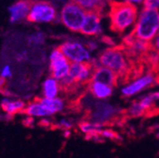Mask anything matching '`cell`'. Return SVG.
<instances>
[{
	"mask_svg": "<svg viewBox=\"0 0 159 158\" xmlns=\"http://www.w3.org/2000/svg\"><path fill=\"white\" fill-rule=\"evenodd\" d=\"M94 66L91 63H73L70 65L68 76L77 84H89L92 80Z\"/></svg>",
	"mask_w": 159,
	"mask_h": 158,
	"instance_id": "12",
	"label": "cell"
},
{
	"mask_svg": "<svg viewBox=\"0 0 159 158\" xmlns=\"http://www.w3.org/2000/svg\"><path fill=\"white\" fill-rule=\"evenodd\" d=\"M86 11L72 0L67 2L60 12V20L70 31L79 32L84 23Z\"/></svg>",
	"mask_w": 159,
	"mask_h": 158,
	"instance_id": "5",
	"label": "cell"
},
{
	"mask_svg": "<svg viewBox=\"0 0 159 158\" xmlns=\"http://www.w3.org/2000/svg\"><path fill=\"white\" fill-rule=\"evenodd\" d=\"M56 125L63 131H70L75 126V120L70 116H63L59 118Z\"/></svg>",
	"mask_w": 159,
	"mask_h": 158,
	"instance_id": "22",
	"label": "cell"
},
{
	"mask_svg": "<svg viewBox=\"0 0 159 158\" xmlns=\"http://www.w3.org/2000/svg\"><path fill=\"white\" fill-rule=\"evenodd\" d=\"M99 65L107 67L114 71L118 77L125 75L130 68L129 54L124 47H110L99 53L98 57Z\"/></svg>",
	"mask_w": 159,
	"mask_h": 158,
	"instance_id": "3",
	"label": "cell"
},
{
	"mask_svg": "<svg viewBox=\"0 0 159 158\" xmlns=\"http://www.w3.org/2000/svg\"><path fill=\"white\" fill-rule=\"evenodd\" d=\"M103 128H104L103 125L92 121L90 120L82 121L79 124L80 132L86 135L87 137H90V139L94 141H103L101 138V136H99V133L102 132Z\"/></svg>",
	"mask_w": 159,
	"mask_h": 158,
	"instance_id": "17",
	"label": "cell"
},
{
	"mask_svg": "<svg viewBox=\"0 0 159 158\" xmlns=\"http://www.w3.org/2000/svg\"><path fill=\"white\" fill-rule=\"evenodd\" d=\"M56 1H64V0H56Z\"/></svg>",
	"mask_w": 159,
	"mask_h": 158,
	"instance_id": "34",
	"label": "cell"
},
{
	"mask_svg": "<svg viewBox=\"0 0 159 158\" xmlns=\"http://www.w3.org/2000/svg\"><path fill=\"white\" fill-rule=\"evenodd\" d=\"M116 1H118V2H124V3H130V4L138 6V5H142L145 0H116Z\"/></svg>",
	"mask_w": 159,
	"mask_h": 158,
	"instance_id": "29",
	"label": "cell"
},
{
	"mask_svg": "<svg viewBox=\"0 0 159 158\" xmlns=\"http://www.w3.org/2000/svg\"><path fill=\"white\" fill-rule=\"evenodd\" d=\"M15 58H16V60L18 62L26 61L27 59H28V53H27V51H21V52H19V53L16 54Z\"/></svg>",
	"mask_w": 159,
	"mask_h": 158,
	"instance_id": "28",
	"label": "cell"
},
{
	"mask_svg": "<svg viewBox=\"0 0 159 158\" xmlns=\"http://www.w3.org/2000/svg\"><path fill=\"white\" fill-rule=\"evenodd\" d=\"M61 84L55 78L48 76L42 83V96L47 98H53L59 97L62 91Z\"/></svg>",
	"mask_w": 159,
	"mask_h": 158,
	"instance_id": "20",
	"label": "cell"
},
{
	"mask_svg": "<svg viewBox=\"0 0 159 158\" xmlns=\"http://www.w3.org/2000/svg\"><path fill=\"white\" fill-rule=\"evenodd\" d=\"M81 6L86 12H99L103 15L106 12V8H109L111 0H72Z\"/></svg>",
	"mask_w": 159,
	"mask_h": 158,
	"instance_id": "19",
	"label": "cell"
},
{
	"mask_svg": "<svg viewBox=\"0 0 159 158\" xmlns=\"http://www.w3.org/2000/svg\"><path fill=\"white\" fill-rule=\"evenodd\" d=\"M46 40V35L43 32H34L32 34H30L28 38V42L30 45L32 46H40V45H43L45 43Z\"/></svg>",
	"mask_w": 159,
	"mask_h": 158,
	"instance_id": "23",
	"label": "cell"
},
{
	"mask_svg": "<svg viewBox=\"0 0 159 158\" xmlns=\"http://www.w3.org/2000/svg\"><path fill=\"white\" fill-rule=\"evenodd\" d=\"M26 105L27 103L24 101L19 100V98H12L11 97H2L0 101V107L6 114L11 115L24 112Z\"/></svg>",
	"mask_w": 159,
	"mask_h": 158,
	"instance_id": "18",
	"label": "cell"
},
{
	"mask_svg": "<svg viewBox=\"0 0 159 158\" xmlns=\"http://www.w3.org/2000/svg\"><path fill=\"white\" fill-rule=\"evenodd\" d=\"M157 104H159V91L144 93L131 102L126 110V114L131 117H139Z\"/></svg>",
	"mask_w": 159,
	"mask_h": 158,
	"instance_id": "8",
	"label": "cell"
},
{
	"mask_svg": "<svg viewBox=\"0 0 159 158\" xmlns=\"http://www.w3.org/2000/svg\"><path fill=\"white\" fill-rule=\"evenodd\" d=\"M99 136L102 140H116L119 138V135L116 132L110 128H103L102 132L99 133Z\"/></svg>",
	"mask_w": 159,
	"mask_h": 158,
	"instance_id": "24",
	"label": "cell"
},
{
	"mask_svg": "<svg viewBox=\"0 0 159 158\" xmlns=\"http://www.w3.org/2000/svg\"><path fill=\"white\" fill-rule=\"evenodd\" d=\"M158 75L153 72H146L125 84L120 88V95L124 98H133L142 95L145 91L158 84Z\"/></svg>",
	"mask_w": 159,
	"mask_h": 158,
	"instance_id": "4",
	"label": "cell"
},
{
	"mask_svg": "<svg viewBox=\"0 0 159 158\" xmlns=\"http://www.w3.org/2000/svg\"><path fill=\"white\" fill-rule=\"evenodd\" d=\"M11 77H12V70L11 65H5L1 69V72H0V78L4 79V80H8V79H11Z\"/></svg>",
	"mask_w": 159,
	"mask_h": 158,
	"instance_id": "26",
	"label": "cell"
},
{
	"mask_svg": "<svg viewBox=\"0 0 159 158\" xmlns=\"http://www.w3.org/2000/svg\"><path fill=\"white\" fill-rule=\"evenodd\" d=\"M32 0H18L9 8L11 23L27 20Z\"/></svg>",
	"mask_w": 159,
	"mask_h": 158,
	"instance_id": "14",
	"label": "cell"
},
{
	"mask_svg": "<svg viewBox=\"0 0 159 158\" xmlns=\"http://www.w3.org/2000/svg\"><path fill=\"white\" fill-rule=\"evenodd\" d=\"M110 29L117 34L132 32L138 16V8L135 5L111 0L107 11Z\"/></svg>",
	"mask_w": 159,
	"mask_h": 158,
	"instance_id": "1",
	"label": "cell"
},
{
	"mask_svg": "<svg viewBox=\"0 0 159 158\" xmlns=\"http://www.w3.org/2000/svg\"><path fill=\"white\" fill-rule=\"evenodd\" d=\"M131 33L139 40L150 44L159 34V11L142 8Z\"/></svg>",
	"mask_w": 159,
	"mask_h": 158,
	"instance_id": "2",
	"label": "cell"
},
{
	"mask_svg": "<svg viewBox=\"0 0 159 158\" xmlns=\"http://www.w3.org/2000/svg\"><path fill=\"white\" fill-rule=\"evenodd\" d=\"M142 6H143V9L158 11L159 10V0H145Z\"/></svg>",
	"mask_w": 159,
	"mask_h": 158,
	"instance_id": "25",
	"label": "cell"
},
{
	"mask_svg": "<svg viewBox=\"0 0 159 158\" xmlns=\"http://www.w3.org/2000/svg\"><path fill=\"white\" fill-rule=\"evenodd\" d=\"M156 64H157V66H158V71H159V54L157 56V59H156Z\"/></svg>",
	"mask_w": 159,
	"mask_h": 158,
	"instance_id": "32",
	"label": "cell"
},
{
	"mask_svg": "<svg viewBox=\"0 0 159 158\" xmlns=\"http://www.w3.org/2000/svg\"><path fill=\"white\" fill-rule=\"evenodd\" d=\"M121 113L122 109L116 104L108 102L95 101L90 111L89 120L104 126L105 124L113 122Z\"/></svg>",
	"mask_w": 159,
	"mask_h": 158,
	"instance_id": "7",
	"label": "cell"
},
{
	"mask_svg": "<svg viewBox=\"0 0 159 158\" xmlns=\"http://www.w3.org/2000/svg\"><path fill=\"white\" fill-rule=\"evenodd\" d=\"M60 50L67 60L73 63H91L93 60L91 51L86 45L78 41H66L59 46Z\"/></svg>",
	"mask_w": 159,
	"mask_h": 158,
	"instance_id": "9",
	"label": "cell"
},
{
	"mask_svg": "<svg viewBox=\"0 0 159 158\" xmlns=\"http://www.w3.org/2000/svg\"><path fill=\"white\" fill-rule=\"evenodd\" d=\"M64 133L66 134V135H65L66 137H67V136L69 137V136H70V133H71V132H70V131H64Z\"/></svg>",
	"mask_w": 159,
	"mask_h": 158,
	"instance_id": "31",
	"label": "cell"
},
{
	"mask_svg": "<svg viewBox=\"0 0 159 158\" xmlns=\"http://www.w3.org/2000/svg\"><path fill=\"white\" fill-rule=\"evenodd\" d=\"M24 113L27 115V116L32 118H42V120H44V118L49 117L48 112L46 111L42 103L39 102V100H35L27 103Z\"/></svg>",
	"mask_w": 159,
	"mask_h": 158,
	"instance_id": "21",
	"label": "cell"
},
{
	"mask_svg": "<svg viewBox=\"0 0 159 158\" xmlns=\"http://www.w3.org/2000/svg\"><path fill=\"white\" fill-rule=\"evenodd\" d=\"M57 10L50 2L45 0H32L27 21L36 24L52 23L57 19Z\"/></svg>",
	"mask_w": 159,
	"mask_h": 158,
	"instance_id": "6",
	"label": "cell"
},
{
	"mask_svg": "<svg viewBox=\"0 0 159 158\" xmlns=\"http://www.w3.org/2000/svg\"><path fill=\"white\" fill-rule=\"evenodd\" d=\"M48 61V71L51 77L60 82L68 75L71 63L65 57L59 47H56L51 50Z\"/></svg>",
	"mask_w": 159,
	"mask_h": 158,
	"instance_id": "10",
	"label": "cell"
},
{
	"mask_svg": "<svg viewBox=\"0 0 159 158\" xmlns=\"http://www.w3.org/2000/svg\"><path fill=\"white\" fill-rule=\"evenodd\" d=\"M38 100L45 107L49 116H53L57 114L64 112V110L66 107V101L61 97H57L53 98H47V97H39Z\"/></svg>",
	"mask_w": 159,
	"mask_h": 158,
	"instance_id": "16",
	"label": "cell"
},
{
	"mask_svg": "<svg viewBox=\"0 0 159 158\" xmlns=\"http://www.w3.org/2000/svg\"><path fill=\"white\" fill-rule=\"evenodd\" d=\"M150 46H151V49L152 51L159 54V34L150 43Z\"/></svg>",
	"mask_w": 159,
	"mask_h": 158,
	"instance_id": "27",
	"label": "cell"
},
{
	"mask_svg": "<svg viewBox=\"0 0 159 158\" xmlns=\"http://www.w3.org/2000/svg\"><path fill=\"white\" fill-rule=\"evenodd\" d=\"M5 84H6V80H4V79H2V78H0V89L3 88Z\"/></svg>",
	"mask_w": 159,
	"mask_h": 158,
	"instance_id": "30",
	"label": "cell"
},
{
	"mask_svg": "<svg viewBox=\"0 0 159 158\" xmlns=\"http://www.w3.org/2000/svg\"><path fill=\"white\" fill-rule=\"evenodd\" d=\"M117 80H118V76L114 71H112L107 67L99 65L94 68L91 81L103 83L115 87V85L117 83Z\"/></svg>",
	"mask_w": 159,
	"mask_h": 158,
	"instance_id": "15",
	"label": "cell"
},
{
	"mask_svg": "<svg viewBox=\"0 0 159 158\" xmlns=\"http://www.w3.org/2000/svg\"><path fill=\"white\" fill-rule=\"evenodd\" d=\"M102 14L99 12L92 11L86 12L84 23L80 29V33H82L87 37L98 36L102 31Z\"/></svg>",
	"mask_w": 159,
	"mask_h": 158,
	"instance_id": "11",
	"label": "cell"
},
{
	"mask_svg": "<svg viewBox=\"0 0 159 158\" xmlns=\"http://www.w3.org/2000/svg\"><path fill=\"white\" fill-rule=\"evenodd\" d=\"M115 88L112 85L91 81L88 84V92L90 96L96 101L98 102H107L114 95Z\"/></svg>",
	"mask_w": 159,
	"mask_h": 158,
	"instance_id": "13",
	"label": "cell"
},
{
	"mask_svg": "<svg viewBox=\"0 0 159 158\" xmlns=\"http://www.w3.org/2000/svg\"><path fill=\"white\" fill-rule=\"evenodd\" d=\"M156 137H157V138H159V131L156 133Z\"/></svg>",
	"mask_w": 159,
	"mask_h": 158,
	"instance_id": "33",
	"label": "cell"
}]
</instances>
